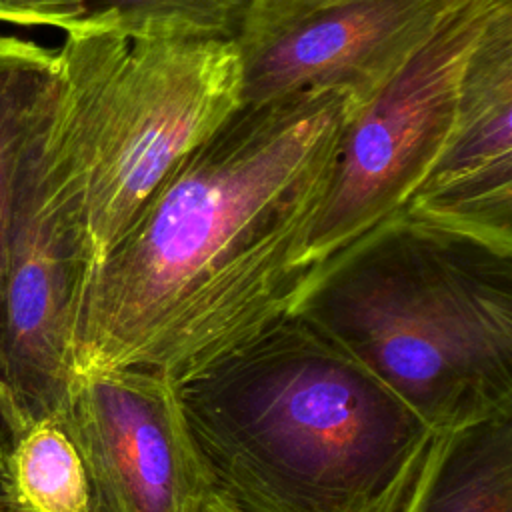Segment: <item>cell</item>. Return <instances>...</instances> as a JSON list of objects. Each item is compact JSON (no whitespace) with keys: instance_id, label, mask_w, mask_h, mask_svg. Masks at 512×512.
Masks as SVG:
<instances>
[{"instance_id":"obj_13","label":"cell","mask_w":512,"mask_h":512,"mask_svg":"<svg viewBox=\"0 0 512 512\" xmlns=\"http://www.w3.org/2000/svg\"><path fill=\"white\" fill-rule=\"evenodd\" d=\"M86 16L116 14L124 20H154L236 38L252 0H68Z\"/></svg>"},{"instance_id":"obj_8","label":"cell","mask_w":512,"mask_h":512,"mask_svg":"<svg viewBox=\"0 0 512 512\" xmlns=\"http://www.w3.org/2000/svg\"><path fill=\"white\" fill-rule=\"evenodd\" d=\"M58 418L84 462L92 512H198L212 492L176 384L162 376L78 374Z\"/></svg>"},{"instance_id":"obj_1","label":"cell","mask_w":512,"mask_h":512,"mask_svg":"<svg viewBox=\"0 0 512 512\" xmlns=\"http://www.w3.org/2000/svg\"><path fill=\"white\" fill-rule=\"evenodd\" d=\"M356 110L344 90L242 104L190 150L86 274L72 378L180 384L292 314Z\"/></svg>"},{"instance_id":"obj_7","label":"cell","mask_w":512,"mask_h":512,"mask_svg":"<svg viewBox=\"0 0 512 512\" xmlns=\"http://www.w3.org/2000/svg\"><path fill=\"white\" fill-rule=\"evenodd\" d=\"M454 0H252L234 38L242 102L344 90L366 104Z\"/></svg>"},{"instance_id":"obj_15","label":"cell","mask_w":512,"mask_h":512,"mask_svg":"<svg viewBox=\"0 0 512 512\" xmlns=\"http://www.w3.org/2000/svg\"><path fill=\"white\" fill-rule=\"evenodd\" d=\"M0 512H18L16 504L10 496L8 480H6V468H4V458L0 456Z\"/></svg>"},{"instance_id":"obj_10","label":"cell","mask_w":512,"mask_h":512,"mask_svg":"<svg viewBox=\"0 0 512 512\" xmlns=\"http://www.w3.org/2000/svg\"><path fill=\"white\" fill-rule=\"evenodd\" d=\"M406 512H512V414L440 432Z\"/></svg>"},{"instance_id":"obj_16","label":"cell","mask_w":512,"mask_h":512,"mask_svg":"<svg viewBox=\"0 0 512 512\" xmlns=\"http://www.w3.org/2000/svg\"><path fill=\"white\" fill-rule=\"evenodd\" d=\"M198 512H240V510H236L234 506H230V504H228L224 498H220L218 494L210 492Z\"/></svg>"},{"instance_id":"obj_3","label":"cell","mask_w":512,"mask_h":512,"mask_svg":"<svg viewBox=\"0 0 512 512\" xmlns=\"http://www.w3.org/2000/svg\"><path fill=\"white\" fill-rule=\"evenodd\" d=\"M292 312L438 434L512 414V254L400 212L330 258Z\"/></svg>"},{"instance_id":"obj_12","label":"cell","mask_w":512,"mask_h":512,"mask_svg":"<svg viewBox=\"0 0 512 512\" xmlns=\"http://www.w3.org/2000/svg\"><path fill=\"white\" fill-rule=\"evenodd\" d=\"M4 468L18 512H92L84 462L60 418L26 426Z\"/></svg>"},{"instance_id":"obj_11","label":"cell","mask_w":512,"mask_h":512,"mask_svg":"<svg viewBox=\"0 0 512 512\" xmlns=\"http://www.w3.org/2000/svg\"><path fill=\"white\" fill-rule=\"evenodd\" d=\"M56 84V48L32 40L0 36V288L4 242L14 180L28 138ZM20 432L12 418L0 378V456L4 458Z\"/></svg>"},{"instance_id":"obj_9","label":"cell","mask_w":512,"mask_h":512,"mask_svg":"<svg viewBox=\"0 0 512 512\" xmlns=\"http://www.w3.org/2000/svg\"><path fill=\"white\" fill-rule=\"evenodd\" d=\"M402 214L512 254V8L474 48L448 136Z\"/></svg>"},{"instance_id":"obj_5","label":"cell","mask_w":512,"mask_h":512,"mask_svg":"<svg viewBox=\"0 0 512 512\" xmlns=\"http://www.w3.org/2000/svg\"><path fill=\"white\" fill-rule=\"evenodd\" d=\"M54 98L56 84L20 158L4 242L0 378L18 432L64 412L88 274L80 200Z\"/></svg>"},{"instance_id":"obj_4","label":"cell","mask_w":512,"mask_h":512,"mask_svg":"<svg viewBox=\"0 0 512 512\" xmlns=\"http://www.w3.org/2000/svg\"><path fill=\"white\" fill-rule=\"evenodd\" d=\"M56 48V120L74 176L88 272L170 170L242 102L234 38L88 16Z\"/></svg>"},{"instance_id":"obj_6","label":"cell","mask_w":512,"mask_h":512,"mask_svg":"<svg viewBox=\"0 0 512 512\" xmlns=\"http://www.w3.org/2000/svg\"><path fill=\"white\" fill-rule=\"evenodd\" d=\"M508 8L512 0H454L356 110L310 240L312 276L360 236L402 212L448 136L474 48Z\"/></svg>"},{"instance_id":"obj_14","label":"cell","mask_w":512,"mask_h":512,"mask_svg":"<svg viewBox=\"0 0 512 512\" xmlns=\"http://www.w3.org/2000/svg\"><path fill=\"white\" fill-rule=\"evenodd\" d=\"M88 16L68 0H0V22L26 28H56L62 34Z\"/></svg>"},{"instance_id":"obj_2","label":"cell","mask_w":512,"mask_h":512,"mask_svg":"<svg viewBox=\"0 0 512 512\" xmlns=\"http://www.w3.org/2000/svg\"><path fill=\"white\" fill-rule=\"evenodd\" d=\"M176 394L212 492L240 512H406L438 438L294 312Z\"/></svg>"}]
</instances>
